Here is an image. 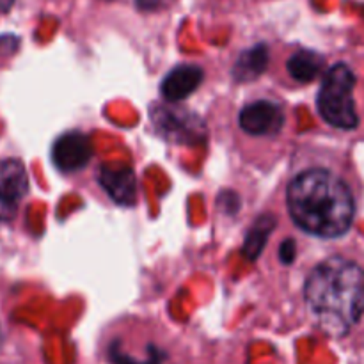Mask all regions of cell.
Returning a JSON list of instances; mask_svg holds the SVG:
<instances>
[{
	"label": "cell",
	"instance_id": "obj_16",
	"mask_svg": "<svg viewBox=\"0 0 364 364\" xmlns=\"http://www.w3.org/2000/svg\"><path fill=\"white\" fill-rule=\"evenodd\" d=\"M14 0H0V13H7L13 7Z\"/></svg>",
	"mask_w": 364,
	"mask_h": 364
},
{
	"label": "cell",
	"instance_id": "obj_9",
	"mask_svg": "<svg viewBox=\"0 0 364 364\" xmlns=\"http://www.w3.org/2000/svg\"><path fill=\"white\" fill-rule=\"evenodd\" d=\"M205 73L196 64H181L173 68L160 84V95L167 103H178L198 91L203 84Z\"/></svg>",
	"mask_w": 364,
	"mask_h": 364
},
{
	"label": "cell",
	"instance_id": "obj_13",
	"mask_svg": "<svg viewBox=\"0 0 364 364\" xmlns=\"http://www.w3.org/2000/svg\"><path fill=\"white\" fill-rule=\"evenodd\" d=\"M295 256H297V244L294 242V238H287L279 245V262L283 265H291L295 262Z\"/></svg>",
	"mask_w": 364,
	"mask_h": 364
},
{
	"label": "cell",
	"instance_id": "obj_2",
	"mask_svg": "<svg viewBox=\"0 0 364 364\" xmlns=\"http://www.w3.org/2000/svg\"><path fill=\"white\" fill-rule=\"evenodd\" d=\"M287 206L295 226L318 238L343 237L355 215L350 187L327 169L295 174L287 188Z\"/></svg>",
	"mask_w": 364,
	"mask_h": 364
},
{
	"label": "cell",
	"instance_id": "obj_15",
	"mask_svg": "<svg viewBox=\"0 0 364 364\" xmlns=\"http://www.w3.org/2000/svg\"><path fill=\"white\" fill-rule=\"evenodd\" d=\"M142 11H156L167 6V0H135Z\"/></svg>",
	"mask_w": 364,
	"mask_h": 364
},
{
	"label": "cell",
	"instance_id": "obj_8",
	"mask_svg": "<svg viewBox=\"0 0 364 364\" xmlns=\"http://www.w3.org/2000/svg\"><path fill=\"white\" fill-rule=\"evenodd\" d=\"M98 183L114 203L134 206L137 203L139 183L134 169L128 166H100Z\"/></svg>",
	"mask_w": 364,
	"mask_h": 364
},
{
	"label": "cell",
	"instance_id": "obj_4",
	"mask_svg": "<svg viewBox=\"0 0 364 364\" xmlns=\"http://www.w3.org/2000/svg\"><path fill=\"white\" fill-rule=\"evenodd\" d=\"M287 123L283 107L274 100H255L238 112V127L252 137H274Z\"/></svg>",
	"mask_w": 364,
	"mask_h": 364
},
{
	"label": "cell",
	"instance_id": "obj_3",
	"mask_svg": "<svg viewBox=\"0 0 364 364\" xmlns=\"http://www.w3.org/2000/svg\"><path fill=\"white\" fill-rule=\"evenodd\" d=\"M354 87L355 75L347 64L338 63L326 71L316 96V107L327 124L340 130H354L358 127Z\"/></svg>",
	"mask_w": 364,
	"mask_h": 364
},
{
	"label": "cell",
	"instance_id": "obj_14",
	"mask_svg": "<svg viewBox=\"0 0 364 364\" xmlns=\"http://www.w3.org/2000/svg\"><path fill=\"white\" fill-rule=\"evenodd\" d=\"M112 363L114 364H159V359L151 358L148 359V361H135V359H132L130 355L123 354V352L117 350L116 347H112Z\"/></svg>",
	"mask_w": 364,
	"mask_h": 364
},
{
	"label": "cell",
	"instance_id": "obj_7",
	"mask_svg": "<svg viewBox=\"0 0 364 364\" xmlns=\"http://www.w3.org/2000/svg\"><path fill=\"white\" fill-rule=\"evenodd\" d=\"M92 159L91 139L82 132L73 130L60 135L52 148V162L60 173L73 174L84 169Z\"/></svg>",
	"mask_w": 364,
	"mask_h": 364
},
{
	"label": "cell",
	"instance_id": "obj_12",
	"mask_svg": "<svg viewBox=\"0 0 364 364\" xmlns=\"http://www.w3.org/2000/svg\"><path fill=\"white\" fill-rule=\"evenodd\" d=\"M276 224V217L270 215V213L259 215L258 219L255 220L252 228L249 230L247 237H245L244 247H242V252H244V256L249 262H256V259L259 258V255H262L263 249H265L267 240H269L270 233L274 231Z\"/></svg>",
	"mask_w": 364,
	"mask_h": 364
},
{
	"label": "cell",
	"instance_id": "obj_1",
	"mask_svg": "<svg viewBox=\"0 0 364 364\" xmlns=\"http://www.w3.org/2000/svg\"><path fill=\"white\" fill-rule=\"evenodd\" d=\"M304 297L313 322L333 338H343L364 315V270L341 256L311 270Z\"/></svg>",
	"mask_w": 364,
	"mask_h": 364
},
{
	"label": "cell",
	"instance_id": "obj_10",
	"mask_svg": "<svg viewBox=\"0 0 364 364\" xmlns=\"http://www.w3.org/2000/svg\"><path fill=\"white\" fill-rule=\"evenodd\" d=\"M326 66V59L313 50H297L287 60V71L297 84H309L315 80Z\"/></svg>",
	"mask_w": 364,
	"mask_h": 364
},
{
	"label": "cell",
	"instance_id": "obj_5",
	"mask_svg": "<svg viewBox=\"0 0 364 364\" xmlns=\"http://www.w3.org/2000/svg\"><path fill=\"white\" fill-rule=\"evenodd\" d=\"M155 130L162 137L178 142H198L205 137V124L198 116L178 107H155L151 112Z\"/></svg>",
	"mask_w": 364,
	"mask_h": 364
},
{
	"label": "cell",
	"instance_id": "obj_6",
	"mask_svg": "<svg viewBox=\"0 0 364 364\" xmlns=\"http://www.w3.org/2000/svg\"><path fill=\"white\" fill-rule=\"evenodd\" d=\"M28 192V173L16 159L0 160V223H11L18 215Z\"/></svg>",
	"mask_w": 364,
	"mask_h": 364
},
{
	"label": "cell",
	"instance_id": "obj_11",
	"mask_svg": "<svg viewBox=\"0 0 364 364\" xmlns=\"http://www.w3.org/2000/svg\"><path fill=\"white\" fill-rule=\"evenodd\" d=\"M269 64V50L265 45H255L238 55L233 66V78L240 84L252 82L265 73Z\"/></svg>",
	"mask_w": 364,
	"mask_h": 364
}]
</instances>
